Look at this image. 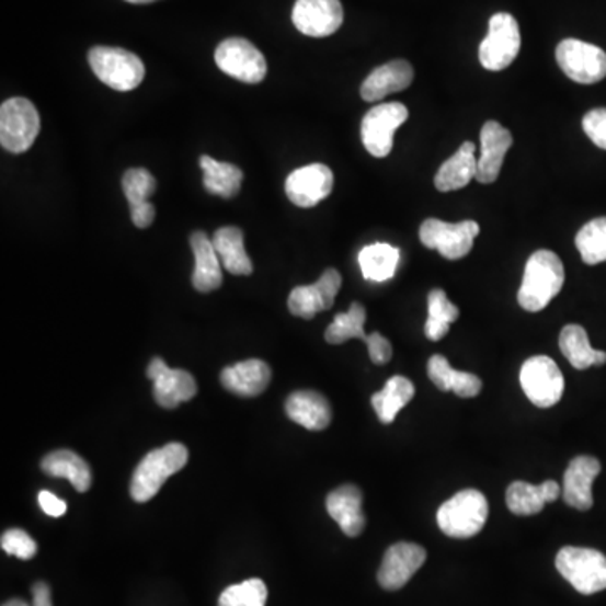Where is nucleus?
I'll return each instance as SVG.
<instances>
[{
	"label": "nucleus",
	"mask_w": 606,
	"mask_h": 606,
	"mask_svg": "<svg viewBox=\"0 0 606 606\" xmlns=\"http://www.w3.org/2000/svg\"><path fill=\"white\" fill-rule=\"evenodd\" d=\"M519 381L530 403L538 408H552L563 398V373L551 357L527 359L521 367Z\"/></svg>",
	"instance_id": "nucleus-10"
},
{
	"label": "nucleus",
	"mask_w": 606,
	"mask_h": 606,
	"mask_svg": "<svg viewBox=\"0 0 606 606\" xmlns=\"http://www.w3.org/2000/svg\"><path fill=\"white\" fill-rule=\"evenodd\" d=\"M556 61L570 80L595 84L605 80L606 53L595 44L580 39H564L556 48Z\"/></svg>",
	"instance_id": "nucleus-12"
},
{
	"label": "nucleus",
	"mask_w": 606,
	"mask_h": 606,
	"mask_svg": "<svg viewBox=\"0 0 606 606\" xmlns=\"http://www.w3.org/2000/svg\"><path fill=\"white\" fill-rule=\"evenodd\" d=\"M125 197L130 207L150 203V196L156 193L157 181L147 169H128L122 179Z\"/></svg>",
	"instance_id": "nucleus-38"
},
{
	"label": "nucleus",
	"mask_w": 606,
	"mask_h": 606,
	"mask_svg": "<svg viewBox=\"0 0 606 606\" xmlns=\"http://www.w3.org/2000/svg\"><path fill=\"white\" fill-rule=\"evenodd\" d=\"M477 175L476 146L472 142L461 144L458 152L439 168L435 175V187L439 193L467 187Z\"/></svg>",
	"instance_id": "nucleus-27"
},
{
	"label": "nucleus",
	"mask_w": 606,
	"mask_h": 606,
	"mask_svg": "<svg viewBox=\"0 0 606 606\" xmlns=\"http://www.w3.org/2000/svg\"><path fill=\"white\" fill-rule=\"evenodd\" d=\"M130 215L132 221L138 229H146L156 219V207L152 203L140 204V206L130 207Z\"/></svg>",
	"instance_id": "nucleus-42"
},
{
	"label": "nucleus",
	"mask_w": 606,
	"mask_h": 606,
	"mask_svg": "<svg viewBox=\"0 0 606 606\" xmlns=\"http://www.w3.org/2000/svg\"><path fill=\"white\" fill-rule=\"evenodd\" d=\"M0 546L8 554L18 556L19 559H33L37 552V545L26 530L9 529L2 534Z\"/></svg>",
	"instance_id": "nucleus-39"
},
{
	"label": "nucleus",
	"mask_w": 606,
	"mask_h": 606,
	"mask_svg": "<svg viewBox=\"0 0 606 606\" xmlns=\"http://www.w3.org/2000/svg\"><path fill=\"white\" fill-rule=\"evenodd\" d=\"M33 606H53L52 588L48 583L37 581L33 585Z\"/></svg>",
	"instance_id": "nucleus-43"
},
{
	"label": "nucleus",
	"mask_w": 606,
	"mask_h": 606,
	"mask_svg": "<svg viewBox=\"0 0 606 606\" xmlns=\"http://www.w3.org/2000/svg\"><path fill=\"white\" fill-rule=\"evenodd\" d=\"M285 411L291 422L312 432L325 430L332 422L331 404L320 392L310 389L291 392L285 403Z\"/></svg>",
	"instance_id": "nucleus-25"
},
{
	"label": "nucleus",
	"mask_w": 606,
	"mask_h": 606,
	"mask_svg": "<svg viewBox=\"0 0 606 606\" xmlns=\"http://www.w3.org/2000/svg\"><path fill=\"white\" fill-rule=\"evenodd\" d=\"M216 65L222 73L243 83H262L266 77V59L254 44L243 37H229L216 48Z\"/></svg>",
	"instance_id": "nucleus-13"
},
{
	"label": "nucleus",
	"mask_w": 606,
	"mask_h": 606,
	"mask_svg": "<svg viewBox=\"0 0 606 606\" xmlns=\"http://www.w3.org/2000/svg\"><path fill=\"white\" fill-rule=\"evenodd\" d=\"M199 165L204 172V187L207 193L225 199H231L240 194L244 174L238 165L219 162L209 156L201 157Z\"/></svg>",
	"instance_id": "nucleus-32"
},
{
	"label": "nucleus",
	"mask_w": 606,
	"mask_h": 606,
	"mask_svg": "<svg viewBox=\"0 0 606 606\" xmlns=\"http://www.w3.org/2000/svg\"><path fill=\"white\" fill-rule=\"evenodd\" d=\"M268 590L259 578L243 581L226 588L219 596L218 606H265Z\"/></svg>",
	"instance_id": "nucleus-37"
},
{
	"label": "nucleus",
	"mask_w": 606,
	"mask_h": 606,
	"mask_svg": "<svg viewBox=\"0 0 606 606\" xmlns=\"http://www.w3.org/2000/svg\"><path fill=\"white\" fill-rule=\"evenodd\" d=\"M512 147V135L499 122L489 121L480 132V157L477 159V181L492 184L498 181L505 153Z\"/></svg>",
	"instance_id": "nucleus-19"
},
{
	"label": "nucleus",
	"mask_w": 606,
	"mask_h": 606,
	"mask_svg": "<svg viewBox=\"0 0 606 606\" xmlns=\"http://www.w3.org/2000/svg\"><path fill=\"white\" fill-rule=\"evenodd\" d=\"M489 517V502L476 489L458 492L448 499L436 512V523L443 534L455 539H469L477 536Z\"/></svg>",
	"instance_id": "nucleus-3"
},
{
	"label": "nucleus",
	"mask_w": 606,
	"mask_h": 606,
	"mask_svg": "<svg viewBox=\"0 0 606 606\" xmlns=\"http://www.w3.org/2000/svg\"><path fill=\"white\" fill-rule=\"evenodd\" d=\"M574 243L580 251L581 260L586 265H599L606 262V216L586 222L578 231Z\"/></svg>",
	"instance_id": "nucleus-36"
},
{
	"label": "nucleus",
	"mask_w": 606,
	"mask_h": 606,
	"mask_svg": "<svg viewBox=\"0 0 606 606\" xmlns=\"http://www.w3.org/2000/svg\"><path fill=\"white\" fill-rule=\"evenodd\" d=\"M428 376L442 391H454L460 398H476L482 391V381L472 373L454 369L447 357L435 354L428 361Z\"/></svg>",
	"instance_id": "nucleus-28"
},
{
	"label": "nucleus",
	"mask_w": 606,
	"mask_h": 606,
	"mask_svg": "<svg viewBox=\"0 0 606 606\" xmlns=\"http://www.w3.org/2000/svg\"><path fill=\"white\" fill-rule=\"evenodd\" d=\"M559 348L574 369L583 370L592 366L606 364V353L593 348L585 329L576 325V323H570L561 331Z\"/></svg>",
	"instance_id": "nucleus-29"
},
{
	"label": "nucleus",
	"mask_w": 606,
	"mask_h": 606,
	"mask_svg": "<svg viewBox=\"0 0 606 606\" xmlns=\"http://www.w3.org/2000/svg\"><path fill=\"white\" fill-rule=\"evenodd\" d=\"M426 551L413 542H398L386 551L381 568L378 571L379 585L388 592L403 588L425 564Z\"/></svg>",
	"instance_id": "nucleus-17"
},
{
	"label": "nucleus",
	"mask_w": 606,
	"mask_h": 606,
	"mask_svg": "<svg viewBox=\"0 0 606 606\" xmlns=\"http://www.w3.org/2000/svg\"><path fill=\"white\" fill-rule=\"evenodd\" d=\"M213 244L218 251L222 266L232 275H251L253 263L244 250L243 231L237 226L219 228L213 237Z\"/></svg>",
	"instance_id": "nucleus-30"
},
{
	"label": "nucleus",
	"mask_w": 606,
	"mask_h": 606,
	"mask_svg": "<svg viewBox=\"0 0 606 606\" xmlns=\"http://www.w3.org/2000/svg\"><path fill=\"white\" fill-rule=\"evenodd\" d=\"M357 260L364 278L381 284L395 276L400 263V250L388 243L369 244L361 250Z\"/></svg>",
	"instance_id": "nucleus-34"
},
{
	"label": "nucleus",
	"mask_w": 606,
	"mask_h": 606,
	"mask_svg": "<svg viewBox=\"0 0 606 606\" xmlns=\"http://www.w3.org/2000/svg\"><path fill=\"white\" fill-rule=\"evenodd\" d=\"M41 469L48 476L68 479L78 492L90 491V465L75 451L58 450L46 455L41 461Z\"/></svg>",
	"instance_id": "nucleus-31"
},
{
	"label": "nucleus",
	"mask_w": 606,
	"mask_h": 606,
	"mask_svg": "<svg viewBox=\"0 0 606 606\" xmlns=\"http://www.w3.org/2000/svg\"><path fill=\"white\" fill-rule=\"evenodd\" d=\"M187 460L190 451L182 443H168L164 447L147 454L132 476V499L135 502H147L156 498L165 480L181 472Z\"/></svg>",
	"instance_id": "nucleus-2"
},
{
	"label": "nucleus",
	"mask_w": 606,
	"mask_h": 606,
	"mask_svg": "<svg viewBox=\"0 0 606 606\" xmlns=\"http://www.w3.org/2000/svg\"><path fill=\"white\" fill-rule=\"evenodd\" d=\"M414 69L404 59H395L376 68L361 87L364 102L375 103L392 93L407 90L413 83Z\"/></svg>",
	"instance_id": "nucleus-22"
},
{
	"label": "nucleus",
	"mask_w": 606,
	"mask_h": 606,
	"mask_svg": "<svg viewBox=\"0 0 606 606\" xmlns=\"http://www.w3.org/2000/svg\"><path fill=\"white\" fill-rule=\"evenodd\" d=\"M291 21L301 34L310 37H328L344 22L341 0H297Z\"/></svg>",
	"instance_id": "nucleus-16"
},
{
	"label": "nucleus",
	"mask_w": 606,
	"mask_h": 606,
	"mask_svg": "<svg viewBox=\"0 0 606 606\" xmlns=\"http://www.w3.org/2000/svg\"><path fill=\"white\" fill-rule=\"evenodd\" d=\"M460 317V310L448 300L442 288L428 294V319L425 323V334L430 341H442L450 331L451 323Z\"/></svg>",
	"instance_id": "nucleus-35"
},
{
	"label": "nucleus",
	"mask_w": 606,
	"mask_h": 606,
	"mask_svg": "<svg viewBox=\"0 0 606 606\" xmlns=\"http://www.w3.org/2000/svg\"><path fill=\"white\" fill-rule=\"evenodd\" d=\"M334 174L323 164H310L291 172L285 182L288 199L298 207H313L331 196Z\"/></svg>",
	"instance_id": "nucleus-18"
},
{
	"label": "nucleus",
	"mask_w": 606,
	"mask_h": 606,
	"mask_svg": "<svg viewBox=\"0 0 606 606\" xmlns=\"http://www.w3.org/2000/svg\"><path fill=\"white\" fill-rule=\"evenodd\" d=\"M196 266L193 273V287L201 294L218 290L222 284L221 260L213 240L206 232L194 231L190 238Z\"/></svg>",
	"instance_id": "nucleus-23"
},
{
	"label": "nucleus",
	"mask_w": 606,
	"mask_h": 606,
	"mask_svg": "<svg viewBox=\"0 0 606 606\" xmlns=\"http://www.w3.org/2000/svg\"><path fill=\"white\" fill-rule=\"evenodd\" d=\"M564 285V266L554 251L539 250L530 254L524 270L517 301L526 312H541Z\"/></svg>",
	"instance_id": "nucleus-1"
},
{
	"label": "nucleus",
	"mask_w": 606,
	"mask_h": 606,
	"mask_svg": "<svg viewBox=\"0 0 606 606\" xmlns=\"http://www.w3.org/2000/svg\"><path fill=\"white\" fill-rule=\"evenodd\" d=\"M329 516L339 524L348 538H357L366 527L363 512V492L353 483H345L328 495Z\"/></svg>",
	"instance_id": "nucleus-21"
},
{
	"label": "nucleus",
	"mask_w": 606,
	"mask_h": 606,
	"mask_svg": "<svg viewBox=\"0 0 606 606\" xmlns=\"http://www.w3.org/2000/svg\"><path fill=\"white\" fill-rule=\"evenodd\" d=\"M341 285V273L335 268H328L316 284L301 285L291 290L290 297H288V310L291 316L300 317V319H313L317 313L332 309Z\"/></svg>",
	"instance_id": "nucleus-15"
},
{
	"label": "nucleus",
	"mask_w": 606,
	"mask_h": 606,
	"mask_svg": "<svg viewBox=\"0 0 606 606\" xmlns=\"http://www.w3.org/2000/svg\"><path fill=\"white\" fill-rule=\"evenodd\" d=\"M521 31L514 15L499 12L489 21V33L479 48L480 65L489 71H502L521 52Z\"/></svg>",
	"instance_id": "nucleus-6"
},
{
	"label": "nucleus",
	"mask_w": 606,
	"mask_h": 606,
	"mask_svg": "<svg viewBox=\"0 0 606 606\" xmlns=\"http://www.w3.org/2000/svg\"><path fill=\"white\" fill-rule=\"evenodd\" d=\"M364 323H366V309L359 301H354L347 312L335 316L334 322L325 331V341L329 344L339 345L351 341V339H359V341L366 342L373 363H389L392 357L391 342L379 332L367 335L364 332Z\"/></svg>",
	"instance_id": "nucleus-9"
},
{
	"label": "nucleus",
	"mask_w": 606,
	"mask_h": 606,
	"mask_svg": "<svg viewBox=\"0 0 606 606\" xmlns=\"http://www.w3.org/2000/svg\"><path fill=\"white\" fill-rule=\"evenodd\" d=\"M480 232L476 221L445 222L430 218L420 228V241L428 250H436L443 259L460 260L472 251Z\"/></svg>",
	"instance_id": "nucleus-8"
},
{
	"label": "nucleus",
	"mask_w": 606,
	"mask_h": 606,
	"mask_svg": "<svg viewBox=\"0 0 606 606\" xmlns=\"http://www.w3.org/2000/svg\"><path fill=\"white\" fill-rule=\"evenodd\" d=\"M408 108L403 103H382L373 106L361 124V138L364 147L376 159H385L391 153L395 132L408 121Z\"/></svg>",
	"instance_id": "nucleus-11"
},
{
	"label": "nucleus",
	"mask_w": 606,
	"mask_h": 606,
	"mask_svg": "<svg viewBox=\"0 0 606 606\" xmlns=\"http://www.w3.org/2000/svg\"><path fill=\"white\" fill-rule=\"evenodd\" d=\"M556 568L581 595L606 590V556L596 549L568 546L556 556Z\"/></svg>",
	"instance_id": "nucleus-5"
},
{
	"label": "nucleus",
	"mask_w": 606,
	"mask_h": 606,
	"mask_svg": "<svg viewBox=\"0 0 606 606\" xmlns=\"http://www.w3.org/2000/svg\"><path fill=\"white\" fill-rule=\"evenodd\" d=\"M2 606H30L26 602H22V599H9V602H5Z\"/></svg>",
	"instance_id": "nucleus-44"
},
{
	"label": "nucleus",
	"mask_w": 606,
	"mask_h": 606,
	"mask_svg": "<svg viewBox=\"0 0 606 606\" xmlns=\"http://www.w3.org/2000/svg\"><path fill=\"white\" fill-rule=\"evenodd\" d=\"M561 494V487L554 480H546L541 485L527 482H512L508 485L505 501L512 514L516 516H534L545 508L549 502H554Z\"/></svg>",
	"instance_id": "nucleus-26"
},
{
	"label": "nucleus",
	"mask_w": 606,
	"mask_h": 606,
	"mask_svg": "<svg viewBox=\"0 0 606 606\" xmlns=\"http://www.w3.org/2000/svg\"><path fill=\"white\" fill-rule=\"evenodd\" d=\"M127 2H130V4H149L153 0H127Z\"/></svg>",
	"instance_id": "nucleus-45"
},
{
	"label": "nucleus",
	"mask_w": 606,
	"mask_h": 606,
	"mask_svg": "<svg viewBox=\"0 0 606 606\" xmlns=\"http://www.w3.org/2000/svg\"><path fill=\"white\" fill-rule=\"evenodd\" d=\"M147 378L153 382V398L165 410L193 400L197 392L196 379L191 373L171 369L160 357L150 361Z\"/></svg>",
	"instance_id": "nucleus-14"
},
{
	"label": "nucleus",
	"mask_w": 606,
	"mask_h": 606,
	"mask_svg": "<svg viewBox=\"0 0 606 606\" xmlns=\"http://www.w3.org/2000/svg\"><path fill=\"white\" fill-rule=\"evenodd\" d=\"M272 369L265 361L250 359L232 364L221 373V385L232 395L253 398L268 388Z\"/></svg>",
	"instance_id": "nucleus-24"
},
{
	"label": "nucleus",
	"mask_w": 606,
	"mask_h": 606,
	"mask_svg": "<svg viewBox=\"0 0 606 606\" xmlns=\"http://www.w3.org/2000/svg\"><path fill=\"white\" fill-rule=\"evenodd\" d=\"M37 501H39L41 508H43L48 516L52 517H61L66 514V504L61 499L56 498L52 492L43 491L37 495Z\"/></svg>",
	"instance_id": "nucleus-41"
},
{
	"label": "nucleus",
	"mask_w": 606,
	"mask_h": 606,
	"mask_svg": "<svg viewBox=\"0 0 606 606\" xmlns=\"http://www.w3.org/2000/svg\"><path fill=\"white\" fill-rule=\"evenodd\" d=\"M599 472L602 464L595 457L581 455L573 458L564 472V502L578 511H590L593 507V482Z\"/></svg>",
	"instance_id": "nucleus-20"
},
{
	"label": "nucleus",
	"mask_w": 606,
	"mask_h": 606,
	"mask_svg": "<svg viewBox=\"0 0 606 606\" xmlns=\"http://www.w3.org/2000/svg\"><path fill=\"white\" fill-rule=\"evenodd\" d=\"M93 73L115 91H132L146 78V66L134 53L122 48L95 46L88 53Z\"/></svg>",
	"instance_id": "nucleus-4"
},
{
	"label": "nucleus",
	"mask_w": 606,
	"mask_h": 606,
	"mask_svg": "<svg viewBox=\"0 0 606 606\" xmlns=\"http://www.w3.org/2000/svg\"><path fill=\"white\" fill-rule=\"evenodd\" d=\"M39 128V113L30 100L18 96L0 106V144L8 152L22 153L30 150Z\"/></svg>",
	"instance_id": "nucleus-7"
},
{
	"label": "nucleus",
	"mask_w": 606,
	"mask_h": 606,
	"mask_svg": "<svg viewBox=\"0 0 606 606\" xmlns=\"http://www.w3.org/2000/svg\"><path fill=\"white\" fill-rule=\"evenodd\" d=\"M583 130L596 147L606 150V108H595L586 113Z\"/></svg>",
	"instance_id": "nucleus-40"
},
{
	"label": "nucleus",
	"mask_w": 606,
	"mask_h": 606,
	"mask_svg": "<svg viewBox=\"0 0 606 606\" xmlns=\"http://www.w3.org/2000/svg\"><path fill=\"white\" fill-rule=\"evenodd\" d=\"M414 398V385L404 376H392L381 391L370 398V404L378 413L379 422L389 425Z\"/></svg>",
	"instance_id": "nucleus-33"
}]
</instances>
